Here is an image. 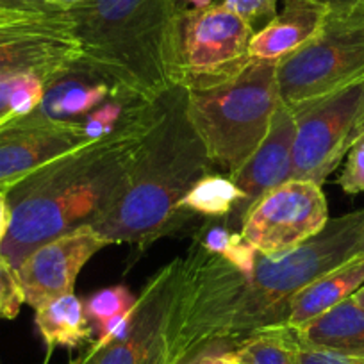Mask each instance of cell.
I'll return each instance as SVG.
<instances>
[{
    "label": "cell",
    "mask_w": 364,
    "mask_h": 364,
    "mask_svg": "<svg viewBox=\"0 0 364 364\" xmlns=\"http://www.w3.org/2000/svg\"><path fill=\"white\" fill-rule=\"evenodd\" d=\"M364 236V209L328 220L320 234L282 254H257L243 275L198 241L182 259L168 364L218 345L236 346L261 328L286 323L293 296L353 257Z\"/></svg>",
    "instance_id": "obj_1"
},
{
    "label": "cell",
    "mask_w": 364,
    "mask_h": 364,
    "mask_svg": "<svg viewBox=\"0 0 364 364\" xmlns=\"http://www.w3.org/2000/svg\"><path fill=\"white\" fill-rule=\"evenodd\" d=\"M157 106L159 99L138 102L111 134L91 139L15 182L8 190L11 225L0 254L18 268L40 245L97 222L120 195Z\"/></svg>",
    "instance_id": "obj_2"
},
{
    "label": "cell",
    "mask_w": 364,
    "mask_h": 364,
    "mask_svg": "<svg viewBox=\"0 0 364 364\" xmlns=\"http://www.w3.org/2000/svg\"><path fill=\"white\" fill-rule=\"evenodd\" d=\"M181 0H86L66 9L77 65L114 97L152 104L181 86Z\"/></svg>",
    "instance_id": "obj_3"
},
{
    "label": "cell",
    "mask_w": 364,
    "mask_h": 364,
    "mask_svg": "<svg viewBox=\"0 0 364 364\" xmlns=\"http://www.w3.org/2000/svg\"><path fill=\"white\" fill-rule=\"evenodd\" d=\"M213 168L188 118L186 90L173 87L159 99L156 120L125 175L120 195L91 225L111 245L127 243L145 252L190 223L178 204Z\"/></svg>",
    "instance_id": "obj_4"
},
{
    "label": "cell",
    "mask_w": 364,
    "mask_h": 364,
    "mask_svg": "<svg viewBox=\"0 0 364 364\" xmlns=\"http://www.w3.org/2000/svg\"><path fill=\"white\" fill-rule=\"evenodd\" d=\"M279 97L277 63L252 59L232 80L186 91V113L213 166L232 177L268 132Z\"/></svg>",
    "instance_id": "obj_5"
},
{
    "label": "cell",
    "mask_w": 364,
    "mask_h": 364,
    "mask_svg": "<svg viewBox=\"0 0 364 364\" xmlns=\"http://www.w3.org/2000/svg\"><path fill=\"white\" fill-rule=\"evenodd\" d=\"M364 79V13H328L320 33L277 63L279 97L293 107Z\"/></svg>",
    "instance_id": "obj_6"
},
{
    "label": "cell",
    "mask_w": 364,
    "mask_h": 364,
    "mask_svg": "<svg viewBox=\"0 0 364 364\" xmlns=\"http://www.w3.org/2000/svg\"><path fill=\"white\" fill-rule=\"evenodd\" d=\"M291 178L323 184L364 134V79L293 106Z\"/></svg>",
    "instance_id": "obj_7"
},
{
    "label": "cell",
    "mask_w": 364,
    "mask_h": 364,
    "mask_svg": "<svg viewBox=\"0 0 364 364\" xmlns=\"http://www.w3.org/2000/svg\"><path fill=\"white\" fill-rule=\"evenodd\" d=\"M254 27L225 4L184 9L181 26V86L208 90L240 75L252 61Z\"/></svg>",
    "instance_id": "obj_8"
},
{
    "label": "cell",
    "mask_w": 364,
    "mask_h": 364,
    "mask_svg": "<svg viewBox=\"0 0 364 364\" xmlns=\"http://www.w3.org/2000/svg\"><path fill=\"white\" fill-rule=\"evenodd\" d=\"M182 257L173 259L146 282L134 309L107 345L87 350L84 364H168L170 328L181 289Z\"/></svg>",
    "instance_id": "obj_9"
},
{
    "label": "cell",
    "mask_w": 364,
    "mask_h": 364,
    "mask_svg": "<svg viewBox=\"0 0 364 364\" xmlns=\"http://www.w3.org/2000/svg\"><path fill=\"white\" fill-rule=\"evenodd\" d=\"M328 220L327 197L320 184L289 178L255 202L240 232L257 254L273 255L306 243Z\"/></svg>",
    "instance_id": "obj_10"
},
{
    "label": "cell",
    "mask_w": 364,
    "mask_h": 364,
    "mask_svg": "<svg viewBox=\"0 0 364 364\" xmlns=\"http://www.w3.org/2000/svg\"><path fill=\"white\" fill-rule=\"evenodd\" d=\"M79 59L80 45L66 11L0 29V79L29 73L48 84Z\"/></svg>",
    "instance_id": "obj_11"
},
{
    "label": "cell",
    "mask_w": 364,
    "mask_h": 364,
    "mask_svg": "<svg viewBox=\"0 0 364 364\" xmlns=\"http://www.w3.org/2000/svg\"><path fill=\"white\" fill-rule=\"evenodd\" d=\"M109 240L90 223L75 227L34 248L16 268L27 306H38L55 296L73 293L80 269Z\"/></svg>",
    "instance_id": "obj_12"
},
{
    "label": "cell",
    "mask_w": 364,
    "mask_h": 364,
    "mask_svg": "<svg viewBox=\"0 0 364 364\" xmlns=\"http://www.w3.org/2000/svg\"><path fill=\"white\" fill-rule=\"evenodd\" d=\"M91 141L82 122L16 120L0 127V186L15 182L55 157Z\"/></svg>",
    "instance_id": "obj_13"
},
{
    "label": "cell",
    "mask_w": 364,
    "mask_h": 364,
    "mask_svg": "<svg viewBox=\"0 0 364 364\" xmlns=\"http://www.w3.org/2000/svg\"><path fill=\"white\" fill-rule=\"evenodd\" d=\"M295 132L296 124L291 107L281 100L261 145L245 163V166L230 177L243 191V200L225 218L227 229H241L243 218L254 208L255 202L269 190L291 178Z\"/></svg>",
    "instance_id": "obj_14"
},
{
    "label": "cell",
    "mask_w": 364,
    "mask_h": 364,
    "mask_svg": "<svg viewBox=\"0 0 364 364\" xmlns=\"http://www.w3.org/2000/svg\"><path fill=\"white\" fill-rule=\"evenodd\" d=\"M328 9L316 0H284V9L250 40V58L279 63L309 43L321 31Z\"/></svg>",
    "instance_id": "obj_15"
},
{
    "label": "cell",
    "mask_w": 364,
    "mask_h": 364,
    "mask_svg": "<svg viewBox=\"0 0 364 364\" xmlns=\"http://www.w3.org/2000/svg\"><path fill=\"white\" fill-rule=\"evenodd\" d=\"M113 95L104 80L79 65L45 86L40 104L20 120L26 122H82L91 111Z\"/></svg>",
    "instance_id": "obj_16"
},
{
    "label": "cell",
    "mask_w": 364,
    "mask_h": 364,
    "mask_svg": "<svg viewBox=\"0 0 364 364\" xmlns=\"http://www.w3.org/2000/svg\"><path fill=\"white\" fill-rule=\"evenodd\" d=\"M363 284L364 254H357L300 289L289 304L286 325L293 331H299L314 318L350 299Z\"/></svg>",
    "instance_id": "obj_17"
},
{
    "label": "cell",
    "mask_w": 364,
    "mask_h": 364,
    "mask_svg": "<svg viewBox=\"0 0 364 364\" xmlns=\"http://www.w3.org/2000/svg\"><path fill=\"white\" fill-rule=\"evenodd\" d=\"M295 332L304 346L364 355V311L352 296Z\"/></svg>",
    "instance_id": "obj_18"
},
{
    "label": "cell",
    "mask_w": 364,
    "mask_h": 364,
    "mask_svg": "<svg viewBox=\"0 0 364 364\" xmlns=\"http://www.w3.org/2000/svg\"><path fill=\"white\" fill-rule=\"evenodd\" d=\"M34 323L47 345L48 355L54 348H79L93 343V327L84 313V302L75 293L55 296L34 309Z\"/></svg>",
    "instance_id": "obj_19"
},
{
    "label": "cell",
    "mask_w": 364,
    "mask_h": 364,
    "mask_svg": "<svg viewBox=\"0 0 364 364\" xmlns=\"http://www.w3.org/2000/svg\"><path fill=\"white\" fill-rule=\"evenodd\" d=\"M243 200V191L225 173H208L191 188L178 204V211L188 222L205 218H223Z\"/></svg>",
    "instance_id": "obj_20"
},
{
    "label": "cell",
    "mask_w": 364,
    "mask_h": 364,
    "mask_svg": "<svg viewBox=\"0 0 364 364\" xmlns=\"http://www.w3.org/2000/svg\"><path fill=\"white\" fill-rule=\"evenodd\" d=\"M237 364H300V341L286 323L261 328L236 345Z\"/></svg>",
    "instance_id": "obj_21"
},
{
    "label": "cell",
    "mask_w": 364,
    "mask_h": 364,
    "mask_svg": "<svg viewBox=\"0 0 364 364\" xmlns=\"http://www.w3.org/2000/svg\"><path fill=\"white\" fill-rule=\"evenodd\" d=\"M136 300L138 296L132 295L127 286L118 284L93 293L84 302V313L93 327V334H97V339L90 346L91 350L102 348L111 341L118 327L134 309Z\"/></svg>",
    "instance_id": "obj_22"
},
{
    "label": "cell",
    "mask_w": 364,
    "mask_h": 364,
    "mask_svg": "<svg viewBox=\"0 0 364 364\" xmlns=\"http://www.w3.org/2000/svg\"><path fill=\"white\" fill-rule=\"evenodd\" d=\"M47 82L38 75L0 79V127L29 114L40 104Z\"/></svg>",
    "instance_id": "obj_23"
},
{
    "label": "cell",
    "mask_w": 364,
    "mask_h": 364,
    "mask_svg": "<svg viewBox=\"0 0 364 364\" xmlns=\"http://www.w3.org/2000/svg\"><path fill=\"white\" fill-rule=\"evenodd\" d=\"M136 104L138 102L124 100L120 99V97L111 95L106 102L100 104L95 111H91V113L82 120L84 131H86L87 138L99 139L111 134V132L125 120L129 111H131Z\"/></svg>",
    "instance_id": "obj_24"
},
{
    "label": "cell",
    "mask_w": 364,
    "mask_h": 364,
    "mask_svg": "<svg viewBox=\"0 0 364 364\" xmlns=\"http://www.w3.org/2000/svg\"><path fill=\"white\" fill-rule=\"evenodd\" d=\"M26 304L16 268L0 254V320H15Z\"/></svg>",
    "instance_id": "obj_25"
},
{
    "label": "cell",
    "mask_w": 364,
    "mask_h": 364,
    "mask_svg": "<svg viewBox=\"0 0 364 364\" xmlns=\"http://www.w3.org/2000/svg\"><path fill=\"white\" fill-rule=\"evenodd\" d=\"M338 184L348 195L364 193V134L346 154V163L339 175Z\"/></svg>",
    "instance_id": "obj_26"
},
{
    "label": "cell",
    "mask_w": 364,
    "mask_h": 364,
    "mask_svg": "<svg viewBox=\"0 0 364 364\" xmlns=\"http://www.w3.org/2000/svg\"><path fill=\"white\" fill-rule=\"evenodd\" d=\"M220 257L225 259L232 268L241 272L243 275H250L252 269L255 266V259H257V252L255 248L241 236V232L230 234L229 243L222 250Z\"/></svg>",
    "instance_id": "obj_27"
},
{
    "label": "cell",
    "mask_w": 364,
    "mask_h": 364,
    "mask_svg": "<svg viewBox=\"0 0 364 364\" xmlns=\"http://www.w3.org/2000/svg\"><path fill=\"white\" fill-rule=\"evenodd\" d=\"M279 0H223V4L247 20L252 27L259 22L268 23L273 16L277 15Z\"/></svg>",
    "instance_id": "obj_28"
},
{
    "label": "cell",
    "mask_w": 364,
    "mask_h": 364,
    "mask_svg": "<svg viewBox=\"0 0 364 364\" xmlns=\"http://www.w3.org/2000/svg\"><path fill=\"white\" fill-rule=\"evenodd\" d=\"M300 364H364V355L300 345Z\"/></svg>",
    "instance_id": "obj_29"
},
{
    "label": "cell",
    "mask_w": 364,
    "mask_h": 364,
    "mask_svg": "<svg viewBox=\"0 0 364 364\" xmlns=\"http://www.w3.org/2000/svg\"><path fill=\"white\" fill-rule=\"evenodd\" d=\"M181 364H237L236 346L218 345L202 350L197 355L182 360Z\"/></svg>",
    "instance_id": "obj_30"
},
{
    "label": "cell",
    "mask_w": 364,
    "mask_h": 364,
    "mask_svg": "<svg viewBox=\"0 0 364 364\" xmlns=\"http://www.w3.org/2000/svg\"><path fill=\"white\" fill-rule=\"evenodd\" d=\"M9 225H11V209H9L8 188L0 186V250L9 232Z\"/></svg>",
    "instance_id": "obj_31"
},
{
    "label": "cell",
    "mask_w": 364,
    "mask_h": 364,
    "mask_svg": "<svg viewBox=\"0 0 364 364\" xmlns=\"http://www.w3.org/2000/svg\"><path fill=\"white\" fill-rule=\"evenodd\" d=\"M328 9V13H350L359 8L360 0H316Z\"/></svg>",
    "instance_id": "obj_32"
},
{
    "label": "cell",
    "mask_w": 364,
    "mask_h": 364,
    "mask_svg": "<svg viewBox=\"0 0 364 364\" xmlns=\"http://www.w3.org/2000/svg\"><path fill=\"white\" fill-rule=\"evenodd\" d=\"M33 2H36V4H41V6H47V8H52V9H59V11H66V9H72L75 8V6L82 4V2H86V0H33Z\"/></svg>",
    "instance_id": "obj_33"
},
{
    "label": "cell",
    "mask_w": 364,
    "mask_h": 364,
    "mask_svg": "<svg viewBox=\"0 0 364 364\" xmlns=\"http://www.w3.org/2000/svg\"><path fill=\"white\" fill-rule=\"evenodd\" d=\"M0 8H47L33 0H0Z\"/></svg>",
    "instance_id": "obj_34"
},
{
    "label": "cell",
    "mask_w": 364,
    "mask_h": 364,
    "mask_svg": "<svg viewBox=\"0 0 364 364\" xmlns=\"http://www.w3.org/2000/svg\"><path fill=\"white\" fill-rule=\"evenodd\" d=\"M352 299H353V302H355L357 306H359L360 309L364 311V284L360 286V288L357 289L355 293H353V295H352Z\"/></svg>",
    "instance_id": "obj_35"
},
{
    "label": "cell",
    "mask_w": 364,
    "mask_h": 364,
    "mask_svg": "<svg viewBox=\"0 0 364 364\" xmlns=\"http://www.w3.org/2000/svg\"><path fill=\"white\" fill-rule=\"evenodd\" d=\"M182 2H188V4H191L193 8H204V6L213 4V0H182Z\"/></svg>",
    "instance_id": "obj_36"
},
{
    "label": "cell",
    "mask_w": 364,
    "mask_h": 364,
    "mask_svg": "<svg viewBox=\"0 0 364 364\" xmlns=\"http://www.w3.org/2000/svg\"><path fill=\"white\" fill-rule=\"evenodd\" d=\"M357 254H364V236H363V240H360L359 247H357V252H355V255H357Z\"/></svg>",
    "instance_id": "obj_37"
},
{
    "label": "cell",
    "mask_w": 364,
    "mask_h": 364,
    "mask_svg": "<svg viewBox=\"0 0 364 364\" xmlns=\"http://www.w3.org/2000/svg\"><path fill=\"white\" fill-rule=\"evenodd\" d=\"M45 364H48V360H45ZM72 364H84V363H82V360H80V359H77V360H73Z\"/></svg>",
    "instance_id": "obj_38"
},
{
    "label": "cell",
    "mask_w": 364,
    "mask_h": 364,
    "mask_svg": "<svg viewBox=\"0 0 364 364\" xmlns=\"http://www.w3.org/2000/svg\"><path fill=\"white\" fill-rule=\"evenodd\" d=\"M359 9H360V11H363V13H364V0H360V4H359Z\"/></svg>",
    "instance_id": "obj_39"
},
{
    "label": "cell",
    "mask_w": 364,
    "mask_h": 364,
    "mask_svg": "<svg viewBox=\"0 0 364 364\" xmlns=\"http://www.w3.org/2000/svg\"><path fill=\"white\" fill-rule=\"evenodd\" d=\"M6 29H8V27H6Z\"/></svg>",
    "instance_id": "obj_40"
},
{
    "label": "cell",
    "mask_w": 364,
    "mask_h": 364,
    "mask_svg": "<svg viewBox=\"0 0 364 364\" xmlns=\"http://www.w3.org/2000/svg\"><path fill=\"white\" fill-rule=\"evenodd\" d=\"M43 364H45V363H43Z\"/></svg>",
    "instance_id": "obj_41"
}]
</instances>
